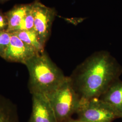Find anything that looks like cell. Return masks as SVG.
<instances>
[{"label": "cell", "instance_id": "4fadbf2b", "mask_svg": "<svg viewBox=\"0 0 122 122\" xmlns=\"http://www.w3.org/2000/svg\"><path fill=\"white\" fill-rule=\"evenodd\" d=\"M11 34L6 31L0 30V57H3L9 45Z\"/></svg>", "mask_w": 122, "mask_h": 122}, {"label": "cell", "instance_id": "e0dca14e", "mask_svg": "<svg viewBox=\"0 0 122 122\" xmlns=\"http://www.w3.org/2000/svg\"></svg>", "mask_w": 122, "mask_h": 122}, {"label": "cell", "instance_id": "5b68a950", "mask_svg": "<svg viewBox=\"0 0 122 122\" xmlns=\"http://www.w3.org/2000/svg\"><path fill=\"white\" fill-rule=\"evenodd\" d=\"M34 15V30L41 44L45 47L50 37L52 23L56 15L55 9L36 0L32 3Z\"/></svg>", "mask_w": 122, "mask_h": 122}, {"label": "cell", "instance_id": "7a4b0ae2", "mask_svg": "<svg viewBox=\"0 0 122 122\" xmlns=\"http://www.w3.org/2000/svg\"><path fill=\"white\" fill-rule=\"evenodd\" d=\"M25 65L29 74V88L31 94L47 96L55 91L66 77L45 51L32 57Z\"/></svg>", "mask_w": 122, "mask_h": 122}, {"label": "cell", "instance_id": "8992f818", "mask_svg": "<svg viewBox=\"0 0 122 122\" xmlns=\"http://www.w3.org/2000/svg\"><path fill=\"white\" fill-rule=\"evenodd\" d=\"M11 34L9 45L5 52L3 58L6 61L21 63L25 65L38 52L35 48L25 44L16 35Z\"/></svg>", "mask_w": 122, "mask_h": 122}, {"label": "cell", "instance_id": "52a82bcc", "mask_svg": "<svg viewBox=\"0 0 122 122\" xmlns=\"http://www.w3.org/2000/svg\"><path fill=\"white\" fill-rule=\"evenodd\" d=\"M32 95V113L29 122H57L48 97L41 94Z\"/></svg>", "mask_w": 122, "mask_h": 122}, {"label": "cell", "instance_id": "9a60e30c", "mask_svg": "<svg viewBox=\"0 0 122 122\" xmlns=\"http://www.w3.org/2000/svg\"><path fill=\"white\" fill-rule=\"evenodd\" d=\"M65 122H86L85 121H84L82 120H81L80 119H73L72 118H71L69 119H68V120H67Z\"/></svg>", "mask_w": 122, "mask_h": 122}, {"label": "cell", "instance_id": "7c38bea8", "mask_svg": "<svg viewBox=\"0 0 122 122\" xmlns=\"http://www.w3.org/2000/svg\"><path fill=\"white\" fill-rule=\"evenodd\" d=\"M34 28V15L32 3L27 4L26 12L19 26L15 32L30 30Z\"/></svg>", "mask_w": 122, "mask_h": 122}, {"label": "cell", "instance_id": "5bb4252c", "mask_svg": "<svg viewBox=\"0 0 122 122\" xmlns=\"http://www.w3.org/2000/svg\"><path fill=\"white\" fill-rule=\"evenodd\" d=\"M8 28V21L5 14L0 10V30L6 31Z\"/></svg>", "mask_w": 122, "mask_h": 122}, {"label": "cell", "instance_id": "8fae6325", "mask_svg": "<svg viewBox=\"0 0 122 122\" xmlns=\"http://www.w3.org/2000/svg\"><path fill=\"white\" fill-rule=\"evenodd\" d=\"M0 122H20L16 110L0 97Z\"/></svg>", "mask_w": 122, "mask_h": 122}, {"label": "cell", "instance_id": "6da1fadb", "mask_svg": "<svg viewBox=\"0 0 122 122\" xmlns=\"http://www.w3.org/2000/svg\"><path fill=\"white\" fill-rule=\"evenodd\" d=\"M120 68L108 52L94 53L81 63L70 77L81 100L99 98L117 81Z\"/></svg>", "mask_w": 122, "mask_h": 122}, {"label": "cell", "instance_id": "277c9868", "mask_svg": "<svg viewBox=\"0 0 122 122\" xmlns=\"http://www.w3.org/2000/svg\"><path fill=\"white\" fill-rule=\"evenodd\" d=\"M78 119L86 122H113L119 116L100 98L81 100L78 112Z\"/></svg>", "mask_w": 122, "mask_h": 122}, {"label": "cell", "instance_id": "30bf717a", "mask_svg": "<svg viewBox=\"0 0 122 122\" xmlns=\"http://www.w3.org/2000/svg\"><path fill=\"white\" fill-rule=\"evenodd\" d=\"M23 42L35 48L39 52L44 51V47L41 44L36 31L33 29L30 30L16 31L13 33Z\"/></svg>", "mask_w": 122, "mask_h": 122}, {"label": "cell", "instance_id": "ba28073f", "mask_svg": "<svg viewBox=\"0 0 122 122\" xmlns=\"http://www.w3.org/2000/svg\"><path fill=\"white\" fill-rule=\"evenodd\" d=\"M104 101L122 117V81H116L112 84L102 95Z\"/></svg>", "mask_w": 122, "mask_h": 122}, {"label": "cell", "instance_id": "3957f363", "mask_svg": "<svg viewBox=\"0 0 122 122\" xmlns=\"http://www.w3.org/2000/svg\"><path fill=\"white\" fill-rule=\"evenodd\" d=\"M57 122H65L78 111L81 99L76 91L70 77L47 96Z\"/></svg>", "mask_w": 122, "mask_h": 122}, {"label": "cell", "instance_id": "2e32d148", "mask_svg": "<svg viewBox=\"0 0 122 122\" xmlns=\"http://www.w3.org/2000/svg\"><path fill=\"white\" fill-rule=\"evenodd\" d=\"M8 0H0V3H3V2H5L7 1Z\"/></svg>", "mask_w": 122, "mask_h": 122}, {"label": "cell", "instance_id": "9c48e42d", "mask_svg": "<svg viewBox=\"0 0 122 122\" xmlns=\"http://www.w3.org/2000/svg\"><path fill=\"white\" fill-rule=\"evenodd\" d=\"M27 5H20L15 6L5 13L8 21L6 31L11 33L16 30L26 12Z\"/></svg>", "mask_w": 122, "mask_h": 122}]
</instances>
